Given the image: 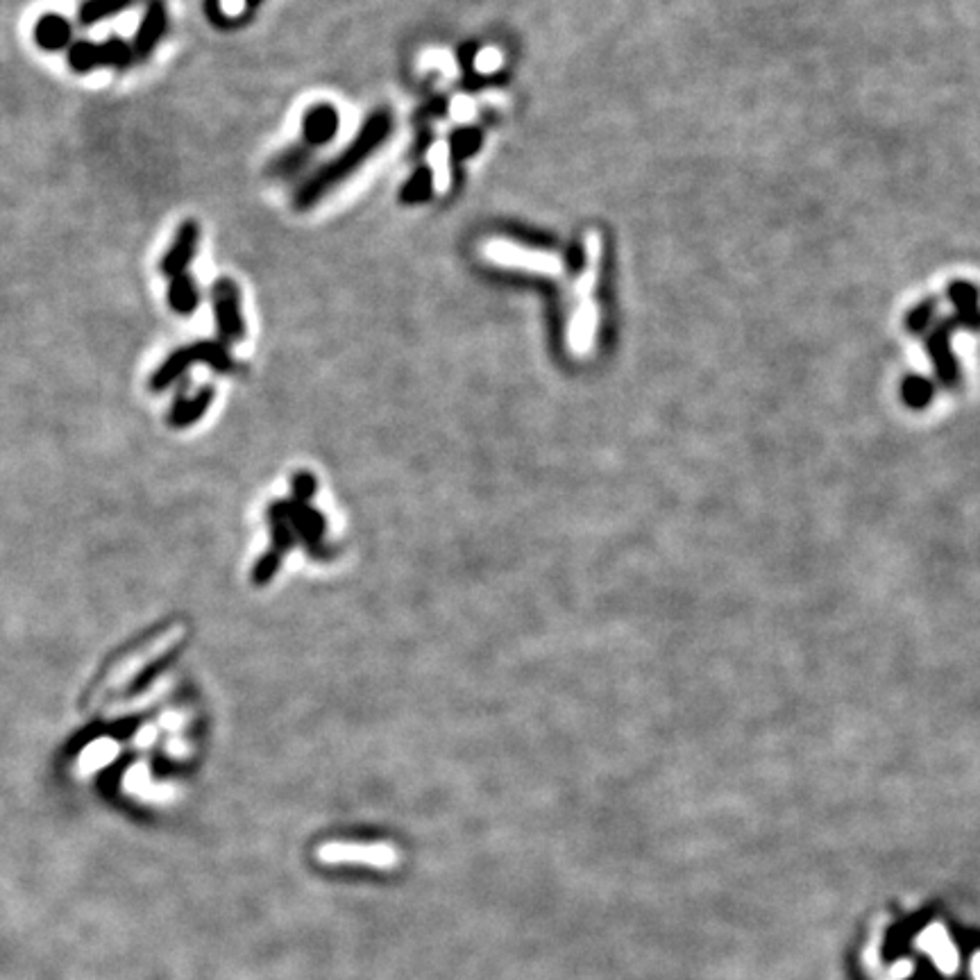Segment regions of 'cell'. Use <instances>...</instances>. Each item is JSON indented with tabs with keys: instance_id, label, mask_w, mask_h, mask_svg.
Segmentation results:
<instances>
[{
	"instance_id": "obj_1",
	"label": "cell",
	"mask_w": 980,
	"mask_h": 980,
	"mask_svg": "<svg viewBox=\"0 0 980 980\" xmlns=\"http://www.w3.org/2000/svg\"><path fill=\"white\" fill-rule=\"evenodd\" d=\"M391 132H393V114L382 107L375 109V112L363 121L361 130L357 132V137L348 143V148L341 150L334 159H329L325 166L316 168V171L300 184L293 196V207L300 211L316 207L320 200L339 189L348 177L357 173L359 168L384 146L388 137H391Z\"/></svg>"
},
{
	"instance_id": "obj_2",
	"label": "cell",
	"mask_w": 980,
	"mask_h": 980,
	"mask_svg": "<svg viewBox=\"0 0 980 980\" xmlns=\"http://www.w3.org/2000/svg\"><path fill=\"white\" fill-rule=\"evenodd\" d=\"M323 865H363L373 869H393L400 865V851L388 842H325L316 851Z\"/></svg>"
},
{
	"instance_id": "obj_3",
	"label": "cell",
	"mask_w": 980,
	"mask_h": 980,
	"mask_svg": "<svg viewBox=\"0 0 980 980\" xmlns=\"http://www.w3.org/2000/svg\"><path fill=\"white\" fill-rule=\"evenodd\" d=\"M198 361L209 363V366L223 370V368L230 366V354H227V350L223 348L221 343H211V341L196 343V345H191V348L175 350L171 357H168L162 366H159L157 373L152 375V388L159 391V388H164L171 382H175V379L180 377L184 370L193 366V363H198Z\"/></svg>"
},
{
	"instance_id": "obj_4",
	"label": "cell",
	"mask_w": 980,
	"mask_h": 980,
	"mask_svg": "<svg viewBox=\"0 0 980 980\" xmlns=\"http://www.w3.org/2000/svg\"><path fill=\"white\" fill-rule=\"evenodd\" d=\"M211 309H214L218 334L225 341H241L245 336V318L239 284L230 277H221L211 286Z\"/></svg>"
},
{
	"instance_id": "obj_5",
	"label": "cell",
	"mask_w": 980,
	"mask_h": 980,
	"mask_svg": "<svg viewBox=\"0 0 980 980\" xmlns=\"http://www.w3.org/2000/svg\"><path fill=\"white\" fill-rule=\"evenodd\" d=\"M200 236H202V230H200L198 221L189 218V221L180 223V227H177V232H175V239L171 241V245H168V250L164 252L162 261H159V273L168 277V280H171V277L187 273L189 266L193 264V259H196V255H198Z\"/></svg>"
},
{
	"instance_id": "obj_6",
	"label": "cell",
	"mask_w": 980,
	"mask_h": 980,
	"mask_svg": "<svg viewBox=\"0 0 980 980\" xmlns=\"http://www.w3.org/2000/svg\"><path fill=\"white\" fill-rule=\"evenodd\" d=\"M341 128V116L339 109L332 103H316L307 107V112L302 114V134L300 143L307 150L316 152L318 148L327 146Z\"/></svg>"
},
{
	"instance_id": "obj_7",
	"label": "cell",
	"mask_w": 980,
	"mask_h": 980,
	"mask_svg": "<svg viewBox=\"0 0 980 980\" xmlns=\"http://www.w3.org/2000/svg\"><path fill=\"white\" fill-rule=\"evenodd\" d=\"M168 32V5L166 0H148L139 28L134 32L132 50L134 59H148L155 48L162 44Z\"/></svg>"
},
{
	"instance_id": "obj_8",
	"label": "cell",
	"mask_w": 980,
	"mask_h": 980,
	"mask_svg": "<svg viewBox=\"0 0 980 980\" xmlns=\"http://www.w3.org/2000/svg\"><path fill=\"white\" fill-rule=\"evenodd\" d=\"M32 41L44 53H59L73 44V23L64 14L46 12L32 25Z\"/></svg>"
},
{
	"instance_id": "obj_9",
	"label": "cell",
	"mask_w": 980,
	"mask_h": 980,
	"mask_svg": "<svg viewBox=\"0 0 980 980\" xmlns=\"http://www.w3.org/2000/svg\"><path fill=\"white\" fill-rule=\"evenodd\" d=\"M166 302L177 316L189 318L196 314V309L200 307V289L196 280L189 273L171 277V284H168L166 291Z\"/></svg>"
},
{
	"instance_id": "obj_10",
	"label": "cell",
	"mask_w": 980,
	"mask_h": 980,
	"mask_svg": "<svg viewBox=\"0 0 980 980\" xmlns=\"http://www.w3.org/2000/svg\"><path fill=\"white\" fill-rule=\"evenodd\" d=\"M434 191H436L434 171L429 166H418L416 171L407 177V182L402 184V189L397 191V198H400L402 205H411V207L425 205V202L434 198Z\"/></svg>"
},
{
	"instance_id": "obj_11",
	"label": "cell",
	"mask_w": 980,
	"mask_h": 980,
	"mask_svg": "<svg viewBox=\"0 0 980 980\" xmlns=\"http://www.w3.org/2000/svg\"><path fill=\"white\" fill-rule=\"evenodd\" d=\"M137 3L139 0H84L78 10V23L82 28H94V25L105 23L112 16L128 12Z\"/></svg>"
},
{
	"instance_id": "obj_12",
	"label": "cell",
	"mask_w": 980,
	"mask_h": 980,
	"mask_svg": "<svg viewBox=\"0 0 980 980\" xmlns=\"http://www.w3.org/2000/svg\"><path fill=\"white\" fill-rule=\"evenodd\" d=\"M66 64L75 75H89L100 66V46L91 39H73V44L66 48Z\"/></svg>"
},
{
	"instance_id": "obj_13",
	"label": "cell",
	"mask_w": 980,
	"mask_h": 980,
	"mask_svg": "<svg viewBox=\"0 0 980 980\" xmlns=\"http://www.w3.org/2000/svg\"><path fill=\"white\" fill-rule=\"evenodd\" d=\"M100 66L103 69H114V71H125L130 69L134 62V50L130 41H125L123 37L112 35L105 41H100Z\"/></svg>"
},
{
	"instance_id": "obj_14",
	"label": "cell",
	"mask_w": 980,
	"mask_h": 980,
	"mask_svg": "<svg viewBox=\"0 0 980 980\" xmlns=\"http://www.w3.org/2000/svg\"><path fill=\"white\" fill-rule=\"evenodd\" d=\"M481 146H484V132L475 128V125H463V128L450 134V157L456 164L475 157Z\"/></svg>"
},
{
	"instance_id": "obj_15",
	"label": "cell",
	"mask_w": 980,
	"mask_h": 980,
	"mask_svg": "<svg viewBox=\"0 0 980 980\" xmlns=\"http://www.w3.org/2000/svg\"><path fill=\"white\" fill-rule=\"evenodd\" d=\"M311 155H314V152L304 148L302 143H298V146L282 152V155L275 159V164L270 166V171H273L277 177H289L293 173H298L300 168L309 162Z\"/></svg>"
},
{
	"instance_id": "obj_16",
	"label": "cell",
	"mask_w": 980,
	"mask_h": 980,
	"mask_svg": "<svg viewBox=\"0 0 980 980\" xmlns=\"http://www.w3.org/2000/svg\"><path fill=\"white\" fill-rule=\"evenodd\" d=\"M504 234L509 236V239H513L515 243L534 245V248H549V245H552V239H547V234L527 230L525 225H506Z\"/></svg>"
},
{
	"instance_id": "obj_17",
	"label": "cell",
	"mask_w": 980,
	"mask_h": 980,
	"mask_svg": "<svg viewBox=\"0 0 980 980\" xmlns=\"http://www.w3.org/2000/svg\"><path fill=\"white\" fill-rule=\"evenodd\" d=\"M207 404H209V391L200 393L196 400H191V402H177L175 409H173V420L175 422H187L191 418H196L198 413L207 407Z\"/></svg>"
}]
</instances>
